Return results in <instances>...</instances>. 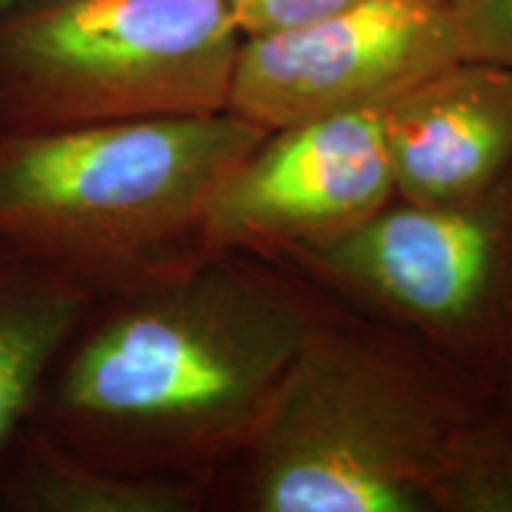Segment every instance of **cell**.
<instances>
[{"instance_id":"cell-4","label":"cell","mask_w":512,"mask_h":512,"mask_svg":"<svg viewBox=\"0 0 512 512\" xmlns=\"http://www.w3.org/2000/svg\"><path fill=\"white\" fill-rule=\"evenodd\" d=\"M242 34L223 0H27L0 10V126L226 112Z\"/></svg>"},{"instance_id":"cell-2","label":"cell","mask_w":512,"mask_h":512,"mask_svg":"<svg viewBox=\"0 0 512 512\" xmlns=\"http://www.w3.org/2000/svg\"><path fill=\"white\" fill-rule=\"evenodd\" d=\"M494 403L418 339L328 297L214 503L434 512L453 441Z\"/></svg>"},{"instance_id":"cell-3","label":"cell","mask_w":512,"mask_h":512,"mask_svg":"<svg viewBox=\"0 0 512 512\" xmlns=\"http://www.w3.org/2000/svg\"><path fill=\"white\" fill-rule=\"evenodd\" d=\"M266 133L230 112L0 126V252L91 299L190 264L211 200Z\"/></svg>"},{"instance_id":"cell-15","label":"cell","mask_w":512,"mask_h":512,"mask_svg":"<svg viewBox=\"0 0 512 512\" xmlns=\"http://www.w3.org/2000/svg\"><path fill=\"white\" fill-rule=\"evenodd\" d=\"M19 3H27V0H0V10L12 8V5H19Z\"/></svg>"},{"instance_id":"cell-14","label":"cell","mask_w":512,"mask_h":512,"mask_svg":"<svg viewBox=\"0 0 512 512\" xmlns=\"http://www.w3.org/2000/svg\"><path fill=\"white\" fill-rule=\"evenodd\" d=\"M498 401H503L505 406H510L512 408V380L505 384V389L501 394H498Z\"/></svg>"},{"instance_id":"cell-16","label":"cell","mask_w":512,"mask_h":512,"mask_svg":"<svg viewBox=\"0 0 512 512\" xmlns=\"http://www.w3.org/2000/svg\"><path fill=\"white\" fill-rule=\"evenodd\" d=\"M427 3H434V5H448L451 0H427Z\"/></svg>"},{"instance_id":"cell-8","label":"cell","mask_w":512,"mask_h":512,"mask_svg":"<svg viewBox=\"0 0 512 512\" xmlns=\"http://www.w3.org/2000/svg\"><path fill=\"white\" fill-rule=\"evenodd\" d=\"M396 200L446 204L512 174V72L458 60L384 105Z\"/></svg>"},{"instance_id":"cell-11","label":"cell","mask_w":512,"mask_h":512,"mask_svg":"<svg viewBox=\"0 0 512 512\" xmlns=\"http://www.w3.org/2000/svg\"><path fill=\"white\" fill-rule=\"evenodd\" d=\"M434 512H512V408L498 401L448 451Z\"/></svg>"},{"instance_id":"cell-9","label":"cell","mask_w":512,"mask_h":512,"mask_svg":"<svg viewBox=\"0 0 512 512\" xmlns=\"http://www.w3.org/2000/svg\"><path fill=\"white\" fill-rule=\"evenodd\" d=\"M211 503L214 491L207 484L107 470L34 422L0 456L3 512H200Z\"/></svg>"},{"instance_id":"cell-12","label":"cell","mask_w":512,"mask_h":512,"mask_svg":"<svg viewBox=\"0 0 512 512\" xmlns=\"http://www.w3.org/2000/svg\"><path fill=\"white\" fill-rule=\"evenodd\" d=\"M465 60L512 72V0H451L446 5Z\"/></svg>"},{"instance_id":"cell-10","label":"cell","mask_w":512,"mask_h":512,"mask_svg":"<svg viewBox=\"0 0 512 512\" xmlns=\"http://www.w3.org/2000/svg\"><path fill=\"white\" fill-rule=\"evenodd\" d=\"M91 297L0 252V456L31 422L50 363Z\"/></svg>"},{"instance_id":"cell-7","label":"cell","mask_w":512,"mask_h":512,"mask_svg":"<svg viewBox=\"0 0 512 512\" xmlns=\"http://www.w3.org/2000/svg\"><path fill=\"white\" fill-rule=\"evenodd\" d=\"M384 105L268 131L211 200L204 249L290 264L380 214L396 200Z\"/></svg>"},{"instance_id":"cell-13","label":"cell","mask_w":512,"mask_h":512,"mask_svg":"<svg viewBox=\"0 0 512 512\" xmlns=\"http://www.w3.org/2000/svg\"><path fill=\"white\" fill-rule=\"evenodd\" d=\"M242 38L278 34L349 8L358 0H223Z\"/></svg>"},{"instance_id":"cell-1","label":"cell","mask_w":512,"mask_h":512,"mask_svg":"<svg viewBox=\"0 0 512 512\" xmlns=\"http://www.w3.org/2000/svg\"><path fill=\"white\" fill-rule=\"evenodd\" d=\"M325 302L292 266L240 252L93 297L31 422L88 463L214 491Z\"/></svg>"},{"instance_id":"cell-6","label":"cell","mask_w":512,"mask_h":512,"mask_svg":"<svg viewBox=\"0 0 512 512\" xmlns=\"http://www.w3.org/2000/svg\"><path fill=\"white\" fill-rule=\"evenodd\" d=\"M458 60L446 5L358 0L304 27L242 38L226 112L275 131L384 105Z\"/></svg>"},{"instance_id":"cell-5","label":"cell","mask_w":512,"mask_h":512,"mask_svg":"<svg viewBox=\"0 0 512 512\" xmlns=\"http://www.w3.org/2000/svg\"><path fill=\"white\" fill-rule=\"evenodd\" d=\"M496 396L512 380V174L446 204L394 200L290 264Z\"/></svg>"}]
</instances>
